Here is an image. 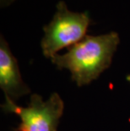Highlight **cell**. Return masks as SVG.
<instances>
[{"label": "cell", "mask_w": 130, "mask_h": 131, "mask_svg": "<svg viewBox=\"0 0 130 131\" xmlns=\"http://www.w3.org/2000/svg\"><path fill=\"white\" fill-rule=\"evenodd\" d=\"M120 43L117 32L99 36H85L68 47L63 54H57L51 61L58 69H67L78 86L90 84L112 64Z\"/></svg>", "instance_id": "cell-1"}, {"label": "cell", "mask_w": 130, "mask_h": 131, "mask_svg": "<svg viewBox=\"0 0 130 131\" xmlns=\"http://www.w3.org/2000/svg\"><path fill=\"white\" fill-rule=\"evenodd\" d=\"M56 9L51 21L43 27L44 35L41 41L43 56L50 59L60 50L81 41L91 22L87 11H71L64 1L57 3Z\"/></svg>", "instance_id": "cell-2"}, {"label": "cell", "mask_w": 130, "mask_h": 131, "mask_svg": "<svg viewBox=\"0 0 130 131\" xmlns=\"http://www.w3.org/2000/svg\"><path fill=\"white\" fill-rule=\"evenodd\" d=\"M1 107L5 113L20 117V124L15 131H57L64 102L57 92L52 93L46 101L39 94H33L27 107L18 106L15 101L5 97Z\"/></svg>", "instance_id": "cell-3"}, {"label": "cell", "mask_w": 130, "mask_h": 131, "mask_svg": "<svg viewBox=\"0 0 130 131\" xmlns=\"http://www.w3.org/2000/svg\"><path fill=\"white\" fill-rule=\"evenodd\" d=\"M0 87L5 97L15 102L30 93V88L22 80L18 61L3 35L0 37Z\"/></svg>", "instance_id": "cell-4"}, {"label": "cell", "mask_w": 130, "mask_h": 131, "mask_svg": "<svg viewBox=\"0 0 130 131\" xmlns=\"http://www.w3.org/2000/svg\"><path fill=\"white\" fill-rule=\"evenodd\" d=\"M16 0H0V6L1 8H6L11 5Z\"/></svg>", "instance_id": "cell-5"}, {"label": "cell", "mask_w": 130, "mask_h": 131, "mask_svg": "<svg viewBox=\"0 0 130 131\" xmlns=\"http://www.w3.org/2000/svg\"><path fill=\"white\" fill-rule=\"evenodd\" d=\"M126 79H127V80L130 83V74H128V75H127L126 76Z\"/></svg>", "instance_id": "cell-6"}]
</instances>
